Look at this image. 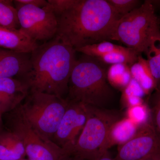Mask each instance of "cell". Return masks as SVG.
Returning <instances> with one entry per match:
<instances>
[{"mask_svg":"<svg viewBox=\"0 0 160 160\" xmlns=\"http://www.w3.org/2000/svg\"><path fill=\"white\" fill-rule=\"evenodd\" d=\"M68 101V106L52 141L71 156L72 149L88 119L89 106Z\"/></svg>","mask_w":160,"mask_h":160,"instance_id":"9c48e42d","label":"cell"},{"mask_svg":"<svg viewBox=\"0 0 160 160\" xmlns=\"http://www.w3.org/2000/svg\"><path fill=\"white\" fill-rule=\"evenodd\" d=\"M14 4L20 5H31L43 8L48 5V2L46 0H16L13 1Z\"/></svg>","mask_w":160,"mask_h":160,"instance_id":"d4e9b609","label":"cell"},{"mask_svg":"<svg viewBox=\"0 0 160 160\" xmlns=\"http://www.w3.org/2000/svg\"><path fill=\"white\" fill-rule=\"evenodd\" d=\"M76 49L55 36L30 53V67L21 80L29 92H40L64 98L76 62Z\"/></svg>","mask_w":160,"mask_h":160,"instance_id":"7a4b0ae2","label":"cell"},{"mask_svg":"<svg viewBox=\"0 0 160 160\" xmlns=\"http://www.w3.org/2000/svg\"><path fill=\"white\" fill-rule=\"evenodd\" d=\"M137 124L131 118L121 120L116 123L110 132L109 147L116 144L122 145L131 138L138 129Z\"/></svg>","mask_w":160,"mask_h":160,"instance_id":"2e32d148","label":"cell"},{"mask_svg":"<svg viewBox=\"0 0 160 160\" xmlns=\"http://www.w3.org/2000/svg\"><path fill=\"white\" fill-rule=\"evenodd\" d=\"M141 160H160V154L153 155Z\"/></svg>","mask_w":160,"mask_h":160,"instance_id":"4316f807","label":"cell"},{"mask_svg":"<svg viewBox=\"0 0 160 160\" xmlns=\"http://www.w3.org/2000/svg\"><path fill=\"white\" fill-rule=\"evenodd\" d=\"M6 129L23 143L29 160H65L71 157L51 140L43 137L24 118L18 107L3 115Z\"/></svg>","mask_w":160,"mask_h":160,"instance_id":"52a82bcc","label":"cell"},{"mask_svg":"<svg viewBox=\"0 0 160 160\" xmlns=\"http://www.w3.org/2000/svg\"><path fill=\"white\" fill-rule=\"evenodd\" d=\"M38 46L20 30H12L0 28V48L30 53Z\"/></svg>","mask_w":160,"mask_h":160,"instance_id":"4fadbf2b","label":"cell"},{"mask_svg":"<svg viewBox=\"0 0 160 160\" xmlns=\"http://www.w3.org/2000/svg\"><path fill=\"white\" fill-rule=\"evenodd\" d=\"M125 48V47L118 46L111 42L106 41L84 46L76 49V51L88 56L98 58L112 52L122 50Z\"/></svg>","mask_w":160,"mask_h":160,"instance_id":"44dd1931","label":"cell"},{"mask_svg":"<svg viewBox=\"0 0 160 160\" xmlns=\"http://www.w3.org/2000/svg\"><path fill=\"white\" fill-rule=\"evenodd\" d=\"M139 53L133 49L125 47L122 50L112 52L97 58L106 64H126L129 67L137 62Z\"/></svg>","mask_w":160,"mask_h":160,"instance_id":"d6986e66","label":"cell"},{"mask_svg":"<svg viewBox=\"0 0 160 160\" xmlns=\"http://www.w3.org/2000/svg\"><path fill=\"white\" fill-rule=\"evenodd\" d=\"M104 63L84 55L75 63L70 79L66 99L87 106L104 109L114 98L109 84Z\"/></svg>","mask_w":160,"mask_h":160,"instance_id":"3957f363","label":"cell"},{"mask_svg":"<svg viewBox=\"0 0 160 160\" xmlns=\"http://www.w3.org/2000/svg\"><path fill=\"white\" fill-rule=\"evenodd\" d=\"M13 4V1L0 0V28L19 30L17 10Z\"/></svg>","mask_w":160,"mask_h":160,"instance_id":"ac0fdd59","label":"cell"},{"mask_svg":"<svg viewBox=\"0 0 160 160\" xmlns=\"http://www.w3.org/2000/svg\"><path fill=\"white\" fill-rule=\"evenodd\" d=\"M3 126H4V125H3V114L0 111V132L2 130Z\"/></svg>","mask_w":160,"mask_h":160,"instance_id":"83f0119b","label":"cell"},{"mask_svg":"<svg viewBox=\"0 0 160 160\" xmlns=\"http://www.w3.org/2000/svg\"><path fill=\"white\" fill-rule=\"evenodd\" d=\"M145 54L158 86L160 85V30L151 38Z\"/></svg>","mask_w":160,"mask_h":160,"instance_id":"e0dca14e","label":"cell"},{"mask_svg":"<svg viewBox=\"0 0 160 160\" xmlns=\"http://www.w3.org/2000/svg\"><path fill=\"white\" fill-rule=\"evenodd\" d=\"M30 53L0 48V78H22L30 67Z\"/></svg>","mask_w":160,"mask_h":160,"instance_id":"7c38bea8","label":"cell"},{"mask_svg":"<svg viewBox=\"0 0 160 160\" xmlns=\"http://www.w3.org/2000/svg\"><path fill=\"white\" fill-rule=\"evenodd\" d=\"M160 154V142L151 121L143 123L131 138L120 145L115 160H141Z\"/></svg>","mask_w":160,"mask_h":160,"instance_id":"30bf717a","label":"cell"},{"mask_svg":"<svg viewBox=\"0 0 160 160\" xmlns=\"http://www.w3.org/2000/svg\"><path fill=\"white\" fill-rule=\"evenodd\" d=\"M121 120L117 112L89 106L88 119L72 149L71 157L90 160L108 150L112 129Z\"/></svg>","mask_w":160,"mask_h":160,"instance_id":"277c9868","label":"cell"},{"mask_svg":"<svg viewBox=\"0 0 160 160\" xmlns=\"http://www.w3.org/2000/svg\"><path fill=\"white\" fill-rule=\"evenodd\" d=\"M65 160H81L77 158L73 157H69L67 158Z\"/></svg>","mask_w":160,"mask_h":160,"instance_id":"f1b7e54d","label":"cell"},{"mask_svg":"<svg viewBox=\"0 0 160 160\" xmlns=\"http://www.w3.org/2000/svg\"><path fill=\"white\" fill-rule=\"evenodd\" d=\"M121 18L107 0H78L58 18L56 36L75 49L109 42Z\"/></svg>","mask_w":160,"mask_h":160,"instance_id":"6da1fadb","label":"cell"},{"mask_svg":"<svg viewBox=\"0 0 160 160\" xmlns=\"http://www.w3.org/2000/svg\"><path fill=\"white\" fill-rule=\"evenodd\" d=\"M129 68L132 78L140 84L146 94L157 87L147 60L141 55Z\"/></svg>","mask_w":160,"mask_h":160,"instance_id":"9a60e30c","label":"cell"},{"mask_svg":"<svg viewBox=\"0 0 160 160\" xmlns=\"http://www.w3.org/2000/svg\"><path fill=\"white\" fill-rule=\"evenodd\" d=\"M107 78L111 86L125 88L132 79L129 66L126 64L112 65L107 70Z\"/></svg>","mask_w":160,"mask_h":160,"instance_id":"ffe728a7","label":"cell"},{"mask_svg":"<svg viewBox=\"0 0 160 160\" xmlns=\"http://www.w3.org/2000/svg\"><path fill=\"white\" fill-rule=\"evenodd\" d=\"M78 0H48V5L56 16H61L72 7Z\"/></svg>","mask_w":160,"mask_h":160,"instance_id":"cb8c5ba5","label":"cell"},{"mask_svg":"<svg viewBox=\"0 0 160 160\" xmlns=\"http://www.w3.org/2000/svg\"><path fill=\"white\" fill-rule=\"evenodd\" d=\"M14 5L17 10L19 30L29 38L36 42H48L56 36L58 26V18L48 4L43 8L31 5Z\"/></svg>","mask_w":160,"mask_h":160,"instance_id":"ba28073f","label":"cell"},{"mask_svg":"<svg viewBox=\"0 0 160 160\" xmlns=\"http://www.w3.org/2000/svg\"><path fill=\"white\" fill-rule=\"evenodd\" d=\"M160 30V20L150 1L122 17L116 27L112 41H118L141 54L145 53L152 36Z\"/></svg>","mask_w":160,"mask_h":160,"instance_id":"5b68a950","label":"cell"},{"mask_svg":"<svg viewBox=\"0 0 160 160\" xmlns=\"http://www.w3.org/2000/svg\"><path fill=\"white\" fill-rule=\"evenodd\" d=\"M90 160H115L112 158L108 150L100 152Z\"/></svg>","mask_w":160,"mask_h":160,"instance_id":"484cf974","label":"cell"},{"mask_svg":"<svg viewBox=\"0 0 160 160\" xmlns=\"http://www.w3.org/2000/svg\"><path fill=\"white\" fill-rule=\"evenodd\" d=\"M68 104L66 98L54 95L29 92L24 102L18 107L38 132L52 141Z\"/></svg>","mask_w":160,"mask_h":160,"instance_id":"8992f818","label":"cell"},{"mask_svg":"<svg viewBox=\"0 0 160 160\" xmlns=\"http://www.w3.org/2000/svg\"><path fill=\"white\" fill-rule=\"evenodd\" d=\"M29 160V159H25V158L24 159H21V160Z\"/></svg>","mask_w":160,"mask_h":160,"instance_id":"f546056e","label":"cell"},{"mask_svg":"<svg viewBox=\"0 0 160 160\" xmlns=\"http://www.w3.org/2000/svg\"><path fill=\"white\" fill-rule=\"evenodd\" d=\"M151 122L160 142V85L151 98Z\"/></svg>","mask_w":160,"mask_h":160,"instance_id":"7402d4cb","label":"cell"},{"mask_svg":"<svg viewBox=\"0 0 160 160\" xmlns=\"http://www.w3.org/2000/svg\"><path fill=\"white\" fill-rule=\"evenodd\" d=\"M29 93V87L22 80L0 78V111L9 112L20 106Z\"/></svg>","mask_w":160,"mask_h":160,"instance_id":"8fae6325","label":"cell"},{"mask_svg":"<svg viewBox=\"0 0 160 160\" xmlns=\"http://www.w3.org/2000/svg\"><path fill=\"white\" fill-rule=\"evenodd\" d=\"M26 156L20 138L12 132L3 129L0 132V160H20Z\"/></svg>","mask_w":160,"mask_h":160,"instance_id":"5bb4252c","label":"cell"},{"mask_svg":"<svg viewBox=\"0 0 160 160\" xmlns=\"http://www.w3.org/2000/svg\"><path fill=\"white\" fill-rule=\"evenodd\" d=\"M117 13L123 17L139 7L142 4L138 0H107Z\"/></svg>","mask_w":160,"mask_h":160,"instance_id":"603a6c76","label":"cell"}]
</instances>
